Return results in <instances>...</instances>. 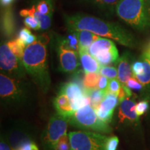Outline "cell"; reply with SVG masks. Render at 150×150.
Returning <instances> with one entry per match:
<instances>
[{
    "mask_svg": "<svg viewBox=\"0 0 150 150\" xmlns=\"http://www.w3.org/2000/svg\"><path fill=\"white\" fill-rule=\"evenodd\" d=\"M96 112L97 117H98L101 120L104 122L108 124L111 122V120L113 115V112L110 111H102L100 110H95Z\"/></svg>",
    "mask_w": 150,
    "mask_h": 150,
    "instance_id": "33",
    "label": "cell"
},
{
    "mask_svg": "<svg viewBox=\"0 0 150 150\" xmlns=\"http://www.w3.org/2000/svg\"><path fill=\"white\" fill-rule=\"evenodd\" d=\"M147 51L148 52H149V53H150V47H149V48H148V50H147Z\"/></svg>",
    "mask_w": 150,
    "mask_h": 150,
    "instance_id": "40",
    "label": "cell"
},
{
    "mask_svg": "<svg viewBox=\"0 0 150 150\" xmlns=\"http://www.w3.org/2000/svg\"><path fill=\"white\" fill-rule=\"evenodd\" d=\"M8 47L14 55H16L19 59L22 61L24 50L26 48V45L20 40L19 38L12 40L7 42Z\"/></svg>",
    "mask_w": 150,
    "mask_h": 150,
    "instance_id": "24",
    "label": "cell"
},
{
    "mask_svg": "<svg viewBox=\"0 0 150 150\" xmlns=\"http://www.w3.org/2000/svg\"><path fill=\"white\" fill-rule=\"evenodd\" d=\"M0 150H11V149L10 147L7 145V144L1 140V143H0Z\"/></svg>",
    "mask_w": 150,
    "mask_h": 150,
    "instance_id": "38",
    "label": "cell"
},
{
    "mask_svg": "<svg viewBox=\"0 0 150 150\" xmlns=\"http://www.w3.org/2000/svg\"><path fill=\"white\" fill-rule=\"evenodd\" d=\"M18 38L26 45V46L32 44L38 39L36 35L32 34L31 31L27 27L23 28L20 30Z\"/></svg>",
    "mask_w": 150,
    "mask_h": 150,
    "instance_id": "26",
    "label": "cell"
},
{
    "mask_svg": "<svg viewBox=\"0 0 150 150\" xmlns=\"http://www.w3.org/2000/svg\"><path fill=\"white\" fill-rule=\"evenodd\" d=\"M35 6L36 10L43 15L53 16V0H36Z\"/></svg>",
    "mask_w": 150,
    "mask_h": 150,
    "instance_id": "25",
    "label": "cell"
},
{
    "mask_svg": "<svg viewBox=\"0 0 150 150\" xmlns=\"http://www.w3.org/2000/svg\"><path fill=\"white\" fill-rule=\"evenodd\" d=\"M142 68L139 74L134 76L143 85L145 89L150 88V53L144 52L140 57Z\"/></svg>",
    "mask_w": 150,
    "mask_h": 150,
    "instance_id": "13",
    "label": "cell"
},
{
    "mask_svg": "<svg viewBox=\"0 0 150 150\" xmlns=\"http://www.w3.org/2000/svg\"><path fill=\"white\" fill-rule=\"evenodd\" d=\"M70 121V117H64L58 113L52 116L43 134V142L45 145L54 149L60 138L67 135V125Z\"/></svg>",
    "mask_w": 150,
    "mask_h": 150,
    "instance_id": "8",
    "label": "cell"
},
{
    "mask_svg": "<svg viewBox=\"0 0 150 150\" xmlns=\"http://www.w3.org/2000/svg\"><path fill=\"white\" fill-rule=\"evenodd\" d=\"M1 29L7 37H10L15 31V21L13 11L10 8H6L3 11L1 16Z\"/></svg>",
    "mask_w": 150,
    "mask_h": 150,
    "instance_id": "17",
    "label": "cell"
},
{
    "mask_svg": "<svg viewBox=\"0 0 150 150\" xmlns=\"http://www.w3.org/2000/svg\"><path fill=\"white\" fill-rule=\"evenodd\" d=\"M70 150H106L105 135L90 131H72L68 134Z\"/></svg>",
    "mask_w": 150,
    "mask_h": 150,
    "instance_id": "5",
    "label": "cell"
},
{
    "mask_svg": "<svg viewBox=\"0 0 150 150\" xmlns=\"http://www.w3.org/2000/svg\"><path fill=\"white\" fill-rule=\"evenodd\" d=\"M64 18L69 31L86 30L100 37L111 38L120 44L129 47H134L136 45L134 36L117 24L83 14L65 16Z\"/></svg>",
    "mask_w": 150,
    "mask_h": 150,
    "instance_id": "1",
    "label": "cell"
},
{
    "mask_svg": "<svg viewBox=\"0 0 150 150\" xmlns=\"http://www.w3.org/2000/svg\"><path fill=\"white\" fill-rule=\"evenodd\" d=\"M70 122L82 129H89L103 133L110 131L108 124L104 122L97 117L96 112L91 104L86 105L75 110L71 116Z\"/></svg>",
    "mask_w": 150,
    "mask_h": 150,
    "instance_id": "4",
    "label": "cell"
},
{
    "mask_svg": "<svg viewBox=\"0 0 150 150\" xmlns=\"http://www.w3.org/2000/svg\"><path fill=\"white\" fill-rule=\"evenodd\" d=\"M14 0H1V4L4 6H8L13 3Z\"/></svg>",
    "mask_w": 150,
    "mask_h": 150,
    "instance_id": "39",
    "label": "cell"
},
{
    "mask_svg": "<svg viewBox=\"0 0 150 150\" xmlns=\"http://www.w3.org/2000/svg\"><path fill=\"white\" fill-rule=\"evenodd\" d=\"M93 2L104 8H110L117 4L120 0H93Z\"/></svg>",
    "mask_w": 150,
    "mask_h": 150,
    "instance_id": "35",
    "label": "cell"
},
{
    "mask_svg": "<svg viewBox=\"0 0 150 150\" xmlns=\"http://www.w3.org/2000/svg\"><path fill=\"white\" fill-rule=\"evenodd\" d=\"M149 106V101L147 99H144V100H142L137 103L136 107H135V110H136L137 115L140 117V116L143 115L145 112L147 111Z\"/></svg>",
    "mask_w": 150,
    "mask_h": 150,
    "instance_id": "31",
    "label": "cell"
},
{
    "mask_svg": "<svg viewBox=\"0 0 150 150\" xmlns=\"http://www.w3.org/2000/svg\"><path fill=\"white\" fill-rule=\"evenodd\" d=\"M121 88L122 83L118 80V79H109V81H108V89L106 92H109V93H113L117 95Z\"/></svg>",
    "mask_w": 150,
    "mask_h": 150,
    "instance_id": "30",
    "label": "cell"
},
{
    "mask_svg": "<svg viewBox=\"0 0 150 150\" xmlns=\"http://www.w3.org/2000/svg\"><path fill=\"white\" fill-rule=\"evenodd\" d=\"M136 101L132 97H126L120 102L118 118L120 123L125 122L129 123L138 122V116L137 115L135 107H136Z\"/></svg>",
    "mask_w": 150,
    "mask_h": 150,
    "instance_id": "11",
    "label": "cell"
},
{
    "mask_svg": "<svg viewBox=\"0 0 150 150\" xmlns=\"http://www.w3.org/2000/svg\"><path fill=\"white\" fill-rule=\"evenodd\" d=\"M59 93L65 94L68 97L74 111L86 105L91 104L87 92L76 82H68L63 84Z\"/></svg>",
    "mask_w": 150,
    "mask_h": 150,
    "instance_id": "9",
    "label": "cell"
},
{
    "mask_svg": "<svg viewBox=\"0 0 150 150\" xmlns=\"http://www.w3.org/2000/svg\"><path fill=\"white\" fill-rule=\"evenodd\" d=\"M76 33L77 35L79 42L80 49L86 50V51H88L89 47L91 45L98 40L99 38H101L99 35L95 34L91 31H86V30L76 31Z\"/></svg>",
    "mask_w": 150,
    "mask_h": 150,
    "instance_id": "19",
    "label": "cell"
},
{
    "mask_svg": "<svg viewBox=\"0 0 150 150\" xmlns=\"http://www.w3.org/2000/svg\"><path fill=\"white\" fill-rule=\"evenodd\" d=\"M126 86L131 90H135L136 91H142L145 88L142 84L134 76L131 77L127 81Z\"/></svg>",
    "mask_w": 150,
    "mask_h": 150,
    "instance_id": "32",
    "label": "cell"
},
{
    "mask_svg": "<svg viewBox=\"0 0 150 150\" xmlns=\"http://www.w3.org/2000/svg\"><path fill=\"white\" fill-rule=\"evenodd\" d=\"M108 81H109V79L101 75V77L98 82V85H97V89L103 91H107Z\"/></svg>",
    "mask_w": 150,
    "mask_h": 150,
    "instance_id": "37",
    "label": "cell"
},
{
    "mask_svg": "<svg viewBox=\"0 0 150 150\" xmlns=\"http://www.w3.org/2000/svg\"><path fill=\"white\" fill-rule=\"evenodd\" d=\"M117 79L122 85H126L128 80L133 76L132 64L130 55L129 53H125L120 57L117 63Z\"/></svg>",
    "mask_w": 150,
    "mask_h": 150,
    "instance_id": "12",
    "label": "cell"
},
{
    "mask_svg": "<svg viewBox=\"0 0 150 150\" xmlns=\"http://www.w3.org/2000/svg\"><path fill=\"white\" fill-rule=\"evenodd\" d=\"M88 95L90 101H91V105L94 109L97 110L99 107L101 103L104 100L105 96H106V92L101 91L99 89H95L93 91H86Z\"/></svg>",
    "mask_w": 150,
    "mask_h": 150,
    "instance_id": "23",
    "label": "cell"
},
{
    "mask_svg": "<svg viewBox=\"0 0 150 150\" xmlns=\"http://www.w3.org/2000/svg\"><path fill=\"white\" fill-rule=\"evenodd\" d=\"M57 52L59 58V69L63 72L72 73L79 66V53L65 47L58 41Z\"/></svg>",
    "mask_w": 150,
    "mask_h": 150,
    "instance_id": "10",
    "label": "cell"
},
{
    "mask_svg": "<svg viewBox=\"0 0 150 150\" xmlns=\"http://www.w3.org/2000/svg\"><path fill=\"white\" fill-rule=\"evenodd\" d=\"M101 74L99 72H87L83 79V88L86 91L97 89V85Z\"/></svg>",
    "mask_w": 150,
    "mask_h": 150,
    "instance_id": "22",
    "label": "cell"
},
{
    "mask_svg": "<svg viewBox=\"0 0 150 150\" xmlns=\"http://www.w3.org/2000/svg\"><path fill=\"white\" fill-rule=\"evenodd\" d=\"M47 44L38 38L34 42L26 47L22 58V63L27 72L44 92L48 91L51 84Z\"/></svg>",
    "mask_w": 150,
    "mask_h": 150,
    "instance_id": "2",
    "label": "cell"
},
{
    "mask_svg": "<svg viewBox=\"0 0 150 150\" xmlns=\"http://www.w3.org/2000/svg\"><path fill=\"white\" fill-rule=\"evenodd\" d=\"M120 102L117 95L109 93V92H106L104 100L102 101L99 107L97 110H100L102 111L114 112L115 107Z\"/></svg>",
    "mask_w": 150,
    "mask_h": 150,
    "instance_id": "21",
    "label": "cell"
},
{
    "mask_svg": "<svg viewBox=\"0 0 150 150\" xmlns=\"http://www.w3.org/2000/svg\"><path fill=\"white\" fill-rule=\"evenodd\" d=\"M115 48H116V46L112 40L101 37L91 45L89 47L88 52L94 57L99 52Z\"/></svg>",
    "mask_w": 150,
    "mask_h": 150,
    "instance_id": "20",
    "label": "cell"
},
{
    "mask_svg": "<svg viewBox=\"0 0 150 150\" xmlns=\"http://www.w3.org/2000/svg\"><path fill=\"white\" fill-rule=\"evenodd\" d=\"M20 14L22 17H25V18L27 16H34L35 18H36L40 23L41 30H47L51 27L52 16L40 13L36 10L35 6H33L31 8H29L22 9V11H20Z\"/></svg>",
    "mask_w": 150,
    "mask_h": 150,
    "instance_id": "16",
    "label": "cell"
},
{
    "mask_svg": "<svg viewBox=\"0 0 150 150\" xmlns=\"http://www.w3.org/2000/svg\"><path fill=\"white\" fill-rule=\"evenodd\" d=\"M79 56L84 72L86 73L99 72L102 65L89 53L88 51L80 49Z\"/></svg>",
    "mask_w": 150,
    "mask_h": 150,
    "instance_id": "14",
    "label": "cell"
},
{
    "mask_svg": "<svg viewBox=\"0 0 150 150\" xmlns=\"http://www.w3.org/2000/svg\"><path fill=\"white\" fill-rule=\"evenodd\" d=\"M99 74L102 76H106L109 79H112L117 78V69L115 67L108 66V65H104V66L101 67L100 70H99Z\"/></svg>",
    "mask_w": 150,
    "mask_h": 150,
    "instance_id": "27",
    "label": "cell"
},
{
    "mask_svg": "<svg viewBox=\"0 0 150 150\" xmlns=\"http://www.w3.org/2000/svg\"><path fill=\"white\" fill-rule=\"evenodd\" d=\"M118 143L119 139L117 136L109 137L106 143V150H116Z\"/></svg>",
    "mask_w": 150,
    "mask_h": 150,
    "instance_id": "34",
    "label": "cell"
},
{
    "mask_svg": "<svg viewBox=\"0 0 150 150\" xmlns=\"http://www.w3.org/2000/svg\"><path fill=\"white\" fill-rule=\"evenodd\" d=\"M53 150H70V142L68 135H65L60 138Z\"/></svg>",
    "mask_w": 150,
    "mask_h": 150,
    "instance_id": "28",
    "label": "cell"
},
{
    "mask_svg": "<svg viewBox=\"0 0 150 150\" xmlns=\"http://www.w3.org/2000/svg\"><path fill=\"white\" fill-rule=\"evenodd\" d=\"M27 88L22 79L13 78L1 73L0 95L2 100L7 102H20L25 98Z\"/></svg>",
    "mask_w": 150,
    "mask_h": 150,
    "instance_id": "7",
    "label": "cell"
},
{
    "mask_svg": "<svg viewBox=\"0 0 150 150\" xmlns=\"http://www.w3.org/2000/svg\"><path fill=\"white\" fill-rule=\"evenodd\" d=\"M54 106L57 113L64 117H71L74 111L70 99L65 94L59 93L54 100Z\"/></svg>",
    "mask_w": 150,
    "mask_h": 150,
    "instance_id": "15",
    "label": "cell"
},
{
    "mask_svg": "<svg viewBox=\"0 0 150 150\" xmlns=\"http://www.w3.org/2000/svg\"><path fill=\"white\" fill-rule=\"evenodd\" d=\"M0 67L2 74L11 77L22 79L26 76L27 71L22 61L13 54L7 43L0 47Z\"/></svg>",
    "mask_w": 150,
    "mask_h": 150,
    "instance_id": "6",
    "label": "cell"
},
{
    "mask_svg": "<svg viewBox=\"0 0 150 150\" xmlns=\"http://www.w3.org/2000/svg\"><path fill=\"white\" fill-rule=\"evenodd\" d=\"M115 11L122 20L134 29L143 31L150 27L149 0H120Z\"/></svg>",
    "mask_w": 150,
    "mask_h": 150,
    "instance_id": "3",
    "label": "cell"
},
{
    "mask_svg": "<svg viewBox=\"0 0 150 150\" xmlns=\"http://www.w3.org/2000/svg\"><path fill=\"white\" fill-rule=\"evenodd\" d=\"M24 23L25 24L26 27L28 29H31L33 30H39L40 29V23L38 20L34 16H27L26 17L24 20Z\"/></svg>",
    "mask_w": 150,
    "mask_h": 150,
    "instance_id": "29",
    "label": "cell"
},
{
    "mask_svg": "<svg viewBox=\"0 0 150 150\" xmlns=\"http://www.w3.org/2000/svg\"><path fill=\"white\" fill-rule=\"evenodd\" d=\"M95 59L99 62L102 66L107 65L110 63H117L119 60V54L117 47L112 50H105V51L99 52L94 56Z\"/></svg>",
    "mask_w": 150,
    "mask_h": 150,
    "instance_id": "18",
    "label": "cell"
},
{
    "mask_svg": "<svg viewBox=\"0 0 150 150\" xmlns=\"http://www.w3.org/2000/svg\"><path fill=\"white\" fill-rule=\"evenodd\" d=\"M13 150H38V147L34 142L31 141H26L22 142L19 147Z\"/></svg>",
    "mask_w": 150,
    "mask_h": 150,
    "instance_id": "36",
    "label": "cell"
}]
</instances>
